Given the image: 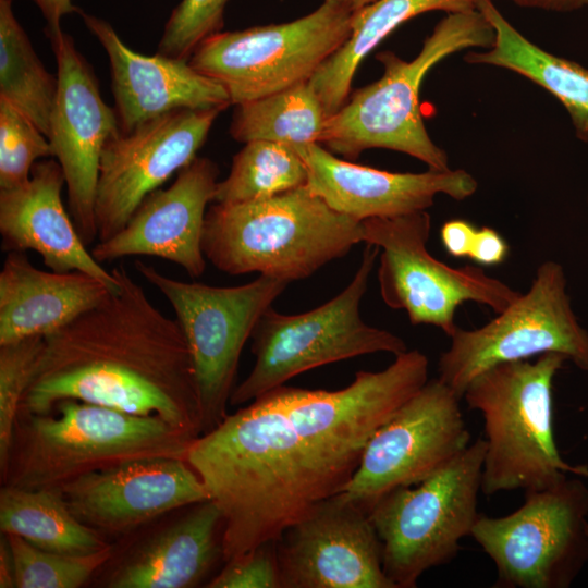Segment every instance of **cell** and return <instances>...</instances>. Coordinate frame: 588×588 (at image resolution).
I'll use <instances>...</instances> for the list:
<instances>
[{"label": "cell", "instance_id": "6da1fadb", "mask_svg": "<svg viewBox=\"0 0 588 588\" xmlns=\"http://www.w3.org/2000/svg\"><path fill=\"white\" fill-rule=\"evenodd\" d=\"M405 351L334 391L274 388L196 438L185 460L222 512L223 561L277 541L353 478L370 437L428 381Z\"/></svg>", "mask_w": 588, "mask_h": 588}, {"label": "cell", "instance_id": "7a4b0ae2", "mask_svg": "<svg viewBox=\"0 0 588 588\" xmlns=\"http://www.w3.org/2000/svg\"><path fill=\"white\" fill-rule=\"evenodd\" d=\"M119 287L45 344L20 412L46 414L77 400L157 416L195 438L201 411L189 346L120 266Z\"/></svg>", "mask_w": 588, "mask_h": 588}, {"label": "cell", "instance_id": "3957f363", "mask_svg": "<svg viewBox=\"0 0 588 588\" xmlns=\"http://www.w3.org/2000/svg\"><path fill=\"white\" fill-rule=\"evenodd\" d=\"M195 439L157 416L65 400L46 414L19 413L1 480L27 489L59 488L136 460L185 458Z\"/></svg>", "mask_w": 588, "mask_h": 588}, {"label": "cell", "instance_id": "277c9868", "mask_svg": "<svg viewBox=\"0 0 588 588\" xmlns=\"http://www.w3.org/2000/svg\"><path fill=\"white\" fill-rule=\"evenodd\" d=\"M363 242L362 221L329 207L305 186L270 198L211 205L203 253L218 270L292 282L314 274Z\"/></svg>", "mask_w": 588, "mask_h": 588}, {"label": "cell", "instance_id": "5b68a950", "mask_svg": "<svg viewBox=\"0 0 588 588\" xmlns=\"http://www.w3.org/2000/svg\"><path fill=\"white\" fill-rule=\"evenodd\" d=\"M493 41L491 24L474 9L446 13L411 61L392 51L378 53L382 76L350 94L327 119L320 144L351 160L366 149L385 148L409 155L428 169H451L446 152L430 138L422 121L420 84L441 60L468 48L488 49Z\"/></svg>", "mask_w": 588, "mask_h": 588}, {"label": "cell", "instance_id": "8992f818", "mask_svg": "<svg viewBox=\"0 0 588 588\" xmlns=\"http://www.w3.org/2000/svg\"><path fill=\"white\" fill-rule=\"evenodd\" d=\"M565 360L546 353L534 362L501 363L467 385L463 399L483 418V494L548 488L567 473L588 478L587 466L561 457L553 437L552 384Z\"/></svg>", "mask_w": 588, "mask_h": 588}, {"label": "cell", "instance_id": "52a82bcc", "mask_svg": "<svg viewBox=\"0 0 588 588\" xmlns=\"http://www.w3.org/2000/svg\"><path fill=\"white\" fill-rule=\"evenodd\" d=\"M486 441L478 438L421 482L396 488L369 511L382 565L395 588H415L421 575L454 560L479 513Z\"/></svg>", "mask_w": 588, "mask_h": 588}, {"label": "cell", "instance_id": "ba28073f", "mask_svg": "<svg viewBox=\"0 0 588 588\" xmlns=\"http://www.w3.org/2000/svg\"><path fill=\"white\" fill-rule=\"evenodd\" d=\"M380 249L366 244L347 286L321 306L298 315L269 307L252 333L253 369L233 389L230 404L249 403L309 369L378 352L394 356L407 351L392 332L364 322L359 304Z\"/></svg>", "mask_w": 588, "mask_h": 588}, {"label": "cell", "instance_id": "9c48e42d", "mask_svg": "<svg viewBox=\"0 0 588 588\" xmlns=\"http://www.w3.org/2000/svg\"><path fill=\"white\" fill-rule=\"evenodd\" d=\"M134 265L168 299L185 335L205 433L228 415L243 347L261 315L290 282L259 274L243 285L212 286L172 279L140 260Z\"/></svg>", "mask_w": 588, "mask_h": 588}, {"label": "cell", "instance_id": "30bf717a", "mask_svg": "<svg viewBox=\"0 0 588 588\" xmlns=\"http://www.w3.org/2000/svg\"><path fill=\"white\" fill-rule=\"evenodd\" d=\"M588 487L565 477L525 491L516 511L480 514L471 537L497 568V588H567L588 562Z\"/></svg>", "mask_w": 588, "mask_h": 588}, {"label": "cell", "instance_id": "8fae6325", "mask_svg": "<svg viewBox=\"0 0 588 588\" xmlns=\"http://www.w3.org/2000/svg\"><path fill=\"white\" fill-rule=\"evenodd\" d=\"M354 16L322 2L290 22L216 33L198 45L188 62L222 85L236 106L309 82L347 40Z\"/></svg>", "mask_w": 588, "mask_h": 588}, {"label": "cell", "instance_id": "7c38bea8", "mask_svg": "<svg viewBox=\"0 0 588 588\" xmlns=\"http://www.w3.org/2000/svg\"><path fill=\"white\" fill-rule=\"evenodd\" d=\"M430 230L427 210L362 221L363 242L381 249L378 282L387 306L405 310L412 324L434 326L450 338L458 328L460 305L475 302L498 314L518 297L480 267L454 268L432 257Z\"/></svg>", "mask_w": 588, "mask_h": 588}, {"label": "cell", "instance_id": "4fadbf2b", "mask_svg": "<svg viewBox=\"0 0 588 588\" xmlns=\"http://www.w3.org/2000/svg\"><path fill=\"white\" fill-rule=\"evenodd\" d=\"M450 339L439 358L438 378L461 397L490 367L546 353L562 354L588 371V331L572 308L564 269L554 260L543 261L529 290L495 318L477 329L457 328Z\"/></svg>", "mask_w": 588, "mask_h": 588}, {"label": "cell", "instance_id": "5bb4252c", "mask_svg": "<svg viewBox=\"0 0 588 588\" xmlns=\"http://www.w3.org/2000/svg\"><path fill=\"white\" fill-rule=\"evenodd\" d=\"M461 399L439 378L428 380L370 437L339 495L369 513L388 492L444 467L470 444Z\"/></svg>", "mask_w": 588, "mask_h": 588}, {"label": "cell", "instance_id": "9a60e30c", "mask_svg": "<svg viewBox=\"0 0 588 588\" xmlns=\"http://www.w3.org/2000/svg\"><path fill=\"white\" fill-rule=\"evenodd\" d=\"M222 111L175 110L106 143L95 203L98 242L122 230L150 193L196 158Z\"/></svg>", "mask_w": 588, "mask_h": 588}, {"label": "cell", "instance_id": "2e32d148", "mask_svg": "<svg viewBox=\"0 0 588 588\" xmlns=\"http://www.w3.org/2000/svg\"><path fill=\"white\" fill-rule=\"evenodd\" d=\"M45 34L58 76L48 139L65 177L70 216L88 246L97 238L95 203L101 152L121 130L114 108L101 97L93 68L74 39L62 28Z\"/></svg>", "mask_w": 588, "mask_h": 588}, {"label": "cell", "instance_id": "e0dca14e", "mask_svg": "<svg viewBox=\"0 0 588 588\" xmlns=\"http://www.w3.org/2000/svg\"><path fill=\"white\" fill-rule=\"evenodd\" d=\"M275 547L281 588H395L369 513L339 494L286 528Z\"/></svg>", "mask_w": 588, "mask_h": 588}, {"label": "cell", "instance_id": "ac0fdd59", "mask_svg": "<svg viewBox=\"0 0 588 588\" xmlns=\"http://www.w3.org/2000/svg\"><path fill=\"white\" fill-rule=\"evenodd\" d=\"M72 513L107 534H125L174 510L209 500L185 458L136 460L91 471L59 487Z\"/></svg>", "mask_w": 588, "mask_h": 588}, {"label": "cell", "instance_id": "d6986e66", "mask_svg": "<svg viewBox=\"0 0 588 588\" xmlns=\"http://www.w3.org/2000/svg\"><path fill=\"white\" fill-rule=\"evenodd\" d=\"M219 169L196 157L167 188L150 193L112 237L97 242L94 258L102 264L127 256H155L181 266L191 278L206 269L203 232L207 205L213 201Z\"/></svg>", "mask_w": 588, "mask_h": 588}, {"label": "cell", "instance_id": "ffe728a7", "mask_svg": "<svg viewBox=\"0 0 588 588\" xmlns=\"http://www.w3.org/2000/svg\"><path fill=\"white\" fill-rule=\"evenodd\" d=\"M294 148L307 168L308 191L357 221L424 211L439 194L464 200L478 187L463 169L389 172L342 160L318 143Z\"/></svg>", "mask_w": 588, "mask_h": 588}, {"label": "cell", "instance_id": "44dd1931", "mask_svg": "<svg viewBox=\"0 0 588 588\" xmlns=\"http://www.w3.org/2000/svg\"><path fill=\"white\" fill-rule=\"evenodd\" d=\"M78 14L108 56L114 110L122 133L175 110H225L231 106L224 87L195 70L188 60L158 52L140 54L125 45L105 19L82 10Z\"/></svg>", "mask_w": 588, "mask_h": 588}, {"label": "cell", "instance_id": "7402d4cb", "mask_svg": "<svg viewBox=\"0 0 588 588\" xmlns=\"http://www.w3.org/2000/svg\"><path fill=\"white\" fill-rule=\"evenodd\" d=\"M63 185L59 162L44 159L34 164L26 183L0 189L2 250H33L52 271H83L117 289L115 274L94 258L66 211L61 197Z\"/></svg>", "mask_w": 588, "mask_h": 588}, {"label": "cell", "instance_id": "603a6c76", "mask_svg": "<svg viewBox=\"0 0 588 588\" xmlns=\"http://www.w3.org/2000/svg\"><path fill=\"white\" fill-rule=\"evenodd\" d=\"M117 289L83 271L38 269L25 252H10L0 272V344L46 336Z\"/></svg>", "mask_w": 588, "mask_h": 588}, {"label": "cell", "instance_id": "cb8c5ba5", "mask_svg": "<svg viewBox=\"0 0 588 588\" xmlns=\"http://www.w3.org/2000/svg\"><path fill=\"white\" fill-rule=\"evenodd\" d=\"M223 517L209 499L133 552L108 580L111 588H187L221 558Z\"/></svg>", "mask_w": 588, "mask_h": 588}, {"label": "cell", "instance_id": "d4e9b609", "mask_svg": "<svg viewBox=\"0 0 588 588\" xmlns=\"http://www.w3.org/2000/svg\"><path fill=\"white\" fill-rule=\"evenodd\" d=\"M476 9L491 24L494 41L487 50L468 52L465 61L510 70L544 88L568 112L575 136L588 144V70L527 39L492 0H477Z\"/></svg>", "mask_w": 588, "mask_h": 588}, {"label": "cell", "instance_id": "484cf974", "mask_svg": "<svg viewBox=\"0 0 588 588\" xmlns=\"http://www.w3.org/2000/svg\"><path fill=\"white\" fill-rule=\"evenodd\" d=\"M476 1L376 0L355 12L350 37L309 81L327 119L338 112L347 100L359 63L401 24L431 11L452 13L474 10Z\"/></svg>", "mask_w": 588, "mask_h": 588}, {"label": "cell", "instance_id": "4316f807", "mask_svg": "<svg viewBox=\"0 0 588 588\" xmlns=\"http://www.w3.org/2000/svg\"><path fill=\"white\" fill-rule=\"evenodd\" d=\"M0 529L29 543L66 554H87L110 544L82 523L66 505L59 488L27 489L3 485Z\"/></svg>", "mask_w": 588, "mask_h": 588}, {"label": "cell", "instance_id": "83f0119b", "mask_svg": "<svg viewBox=\"0 0 588 588\" xmlns=\"http://www.w3.org/2000/svg\"><path fill=\"white\" fill-rule=\"evenodd\" d=\"M235 107L230 134L240 143L320 144L327 115L309 82Z\"/></svg>", "mask_w": 588, "mask_h": 588}, {"label": "cell", "instance_id": "f1b7e54d", "mask_svg": "<svg viewBox=\"0 0 588 588\" xmlns=\"http://www.w3.org/2000/svg\"><path fill=\"white\" fill-rule=\"evenodd\" d=\"M13 0H0V98L27 115L48 137L58 93L49 73L17 21Z\"/></svg>", "mask_w": 588, "mask_h": 588}, {"label": "cell", "instance_id": "f546056e", "mask_svg": "<svg viewBox=\"0 0 588 588\" xmlns=\"http://www.w3.org/2000/svg\"><path fill=\"white\" fill-rule=\"evenodd\" d=\"M307 168L292 146L253 140L233 157L229 175L218 182L213 201L260 200L305 186Z\"/></svg>", "mask_w": 588, "mask_h": 588}, {"label": "cell", "instance_id": "4dcf8cb0", "mask_svg": "<svg viewBox=\"0 0 588 588\" xmlns=\"http://www.w3.org/2000/svg\"><path fill=\"white\" fill-rule=\"evenodd\" d=\"M4 535L13 558L16 588H77L112 556L111 547L87 554H66L40 549L16 535Z\"/></svg>", "mask_w": 588, "mask_h": 588}, {"label": "cell", "instance_id": "1f68e13d", "mask_svg": "<svg viewBox=\"0 0 588 588\" xmlns=\"http://www.w3.org/2000/svg\"><path fill=\"white\" fill-rule=\"evenodd\" d=\"M44 336L0 344V470L5 469L15 422L44 350Z\"/></svg>", "mask_w": 588, "mask_h": 588}, {"label": "cell", "instance_id": "d6a6232c", "mask_svg": "<svg viewBox=\"0 0 588 588\" xmlns=\"http://www.w3.org/2000/svg\"><path fill=\"white\" fill-rule=\"evenodd\" d=\"M53 157L48 137L21 110L0 98V189L26 183L38 159Z\"/></svg>", "mask_w": 588, "mask_h": 588}, {"label": "cell", "instance_id": "836d02e7", "mask_svg": "<svg viewBox=\"0 0 588 588\" xmlns=\"http://www.w3.org/2000/svg\"><path fill=\"white\" fill-rule=\"evenodd\" d=\"M228 1L181 0L164 25L158 53L189 60L203 40L222 30Z\"/></svg>", "mask_w": 588, "mask_h": 588}, {"label": "cell", "instance_id": "e575fe53", "mask_svg": "<svg viewBox=\"0 0 588 588\" xmlns=\"http://www.w3.org/2000/svg\"><path fill=\"white\" fill-rule=\"evenodd\" d=\"M277 541L266 542L226 562L208 588H281Z\"/></svg>", "mask_w": 588, "mask_h": 588}, {"label": "cell", "instance_id": "d590c367", "mask_svg": "<svg viewBox=\"0 0 588 588\" xmlns=\"http://www.w3.org/2000/svg\"><path fill=\"white\" fill-rule=\"evenodd\" d=\"M509 249L498 231L482 226L476 230L468 257L480 266H495L505 260Z\"/></svg>", "mask_w": 588, "mask_h": 588}, {"label": "cell", "instance_id": "8d00e7d4", "mask_svg": "<svg viewBox=\"0 0 588 588\" xmlns=\"http://www.w3.org/2000/svg\"><path fill=\"white\" fill-rule=\"evenodd\" d=\"M476 230L470 222L463 219L444 222L440 237L446 253L455 258L468 257Z\"/></svg>", "mask_w": 588, "mask_h": 588}, {"label": "cell", "instance_id": "74e56055", "mask_svg": "<svg viewBox=\"0 0 588 588\" xmlns=\"http://www.w3.org/2000/svg\"><path fill=\"white\" fill-rule=\"evenodd\" d=\"M40 10L46 20L45 32H53L61 28L63 16L79 13L81 9L73 4L72 0H32Z\"/></svg>", "mask_w": 588, "mask_h": 588}, {"label": "cell", "instance_id": "f35d334b", "mask_svg": "<svg viewBox=\"0 0 588 588\" xmlns=\"http://www.w3.org/2000/svg\"><path fill=\"white\" fill-rule=\"evenodd\" d=\"M524 8L540 9L551 12H573L588 7V0H510Z\"/></svg>", "mask_w": 588, "mask_h": 588}, {"label": "cell", "instance_id": "ab89813d", "mask_svg": "<svg viewBox=\"0 0 588 588\" xmlns=\"http://www.w3.org/2000/svg\"><path fill=\"white\" fill-rule=\"evenodd\" d=\"M0 587L15 588L14 563L12 553L4 534L0 540Z\"/></svg>", "mask_w": 588, "mask_h": 588}, {"label": "cell", "instance_id": "60d3db41", "mask_svg": "<svg viewBox=\"0 0 588 588\" xmlns=\"http://www.w3.org/2000/svg\"><path fill=\"white\" fill-rule=\"evenodd\" d=\"M375 1L376 0H323V2L341 7L351 12H357Z\"/></svg>", "mask_w": 588, "mask_h": 588}, {"label": "cell", "instance_id": "b9f144b4", "mask_svg": "<svg viewBox=\"0 0 588 588\" xmlns=\"http://www.w3.org/2000/svg\"><path fill=\"white\" fill-rule=\"evenodd\" d=\"M586 534L588 536V523L586 524Z\"/></svg>", "mask_w": 588, "mask_h": 588}, {"label": "cell", "instance_id": "7bdbcfd3", "mask_svg": "<svg viewBox=\"0 0 588 588\" xmlns=\"http://www.w3.org/2000/svg\"><path fill=\"white\" fill-rule=\"evenodd\" d=\"M587 208H588V192H587Z\"/></svg>", "mask_w": 588, "mask_h": 588}]
</instances>
